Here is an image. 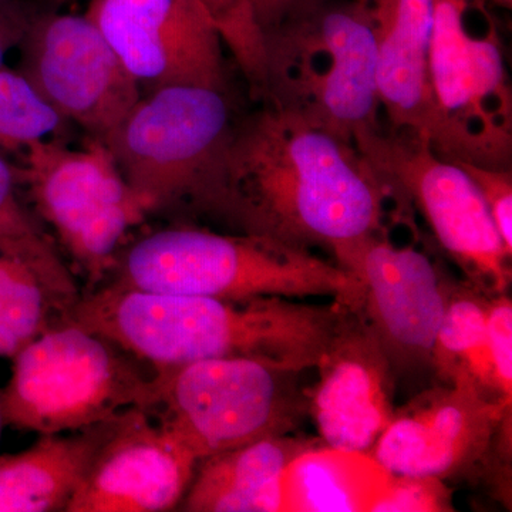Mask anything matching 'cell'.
<instances>
[{
  "mask_svg": "<svg viewBox=\"0 0 512 512\" xmlns=\"http://www.w3.org/2000/svg\"><path fill=\"white\" fill-rule=\"evenodd\" d=\"M338 265L359 282L356 312L379 340L396 382L434 377L446 272L414 245L394 244L387 231L367 238Z\"/></svg>",
  "mask_w": 512,
  "mask_h": 512,
  "instance_id": "11",
  "label": "cell"
},
{
  "mask_svg": "<svg viewBox=\"0 0 512 512\" xmlns=\"http://www.w3.org/2000/svg\"><path fill=\"white\" fill-rule=\"evenodd\" d=\"M320 2H326V0H244L249 15L261 32L275 25L289 13Z\"/></svg>",
  "mask_w": 512,
  "mask_h": 512,
  "instance_id": "30",
  "label": "cell"
},
{
  "mask_svg": "<svg viewBox=\"0 0 512 512\" xmlns=\"http://www.w3.org/2000/svg\"><path fill=\"white\" fill-rule=\"evenodd\" d=\"M84 291L39 222L0 227V357L73 320Z\"/></svg>",
  "mask_w": 512,
  "mask_h": 512,
  "instance_id": "17",
  "label": "cell"
},
{
  "mask_svg": "<svg viewBox=\"0 0 512 512\" xmlns=\"http://www.w3.org/2000/svg\"><path fill=\"white\" fill-rule=\"evenodd\" d=\"M490 296L470 282L447 276L446 308L434 348V379L443 384H473L491 399L504 403L488 352Z\"/></svg>",
  "mask_w": 512,
  "mask_h": 512,
  "instance_id": "22",
  "label": "cell"
},
{
  "mask_svg": "<svg viewBox=\"0 0 512 512\" xmlns=\"http://www.w3.org/2000/svg\"><path fill=\"white\" fill-rule=\"evenodd\" d=\"M214 20L222 43L231 50L245 79L254 76L261 59V30L256 28L244 0H200Z\"/></svg>",
  "mask_w": 512,
  "mask_h": 512,
  "instance_id": "24",
  "label": "cell"
},
{
  "mask_svg": "<svg viewBox=\"0 0 512 512\" xmlns=\"http://www.w3.org/2000/svg\"><path fill=\"white\" fill-rule=\"evenodd\" d=\"M451 491L443 480L431 477L394 476L376 498L370 511L443 512L453 511Z\"/></svg>",
  "mask_w": 512,
  "mask_h": 512,
  "instance_id": "25",
  "label": "cell"
},
{
  "mask_svg": "<svg viewBox=\"0 0 512 512\" xmlns=\"http://www.w3.org/2000/svg\"><path fill=\"white\" fill-rule=\"evenodd\" d=\"M356 147L392 188L399 207L419 211L467 282L488 295L507 293L512 252L460 164L437 156L426 138L390 127L365 134Z\"/></svg>",
  "mask_w": 512,
  "mask_h": 512,
  "instance_id": "10",
  "label": "cell"
},
{
  "mask_svg": "<svg viewBox=\"0 0 512 512\" xmlns=\"http://www.w3.org/2000/svg\"><path fill=\"white\" fill-rule=\"evenodd\" d=\"M387 201L397 205L356 144L262 104L235 121L205 215L235 234L325 249L339 264L367 238L387 231Z\"/></svg>",
  "mask_w": 512,
  "mask_h": 512,
  "instance_id": "1",
  "label": "cell"
},
{
  "mask_svg": "<svg viewBox=\"0 0 512 512\" xmlns=\"http://www.w3.org/2000/svg\"><path fill=\"white\" fill-rule=\"evenodd\" d=\"M485 2L495 3V5L503 6V8H511L512 0H485Z\"/></svg>",
  "mask_w": 512,
  "mask_h": 512,
  "instance_id": "31",
  "label": "cell"
},
{
  "mask_svg": "<svg viewBox=\"0 0 512 512\" xmlns=\"http://www.w3.org/2000/svg\"><path fill=\"white\" fill-rule=\"evenodd\" d=\"M106 282L220 299L328 296L353 311L360 298L355 276L313 251L185 225L151 232L126 245Z\"/></svg>",
  "mask_w": 512,
  "mask_h": 512,
  "instance_id": "4",
  "label": "cell"
},
{
  "mask_svg": "<svg viewBox=\"0 0 512 512\" xmlns=\"http://www.w3.org/2000/svg\"><path fill=\"white\" fill-rule=\"evenodd\" d=\"M315 369L319 377L308 390L309 416L323 444L369 456L396 412L397 382L379 340L359 312L343 305L338 328Z\"/></svg>",
  "mask_w": 512,
  "mask_h": 512,
  "instance_id": "16",
  "label": "cell"
},
{
  "mask_svg": "<svg viewBox=\"0 0 512 512\" xmlns=\"http://www.w3.org/2000/svg\"><path fill=\"white\" fill-rule=\"evenodd\" d=\"M235 121L224 90L163 87L141 97L103 143L150 215H205Z\"/></svg>",
  "mask_w": 512,
  "mask_h": 512,
  "instance_id": "6",
  "label": "cell"
},
{
  "mask_svg": "<svg viewBox=\"0 0 512 512\" xmlns=\"http://www.w3.org/2000/svg\"><path fill=\"white\" fill-rule=\"evenodd\" d=\"M488 352L501 399L512 406V302L507 293L488 299Z\"/></svg>",
  "mask_w": 512,
  "mask_h": 512,
  "instance_id": "26",
  "label": "cell"
},
{
  "mask_svg": "<svg viewBox=\"0 0 512 512\" xmlns=\"http://www.w3.org/2000/svg\"><path fill=\"white\" fill-rule=\"evenodd\" d=\"M67 123L19 70L0 67V150L22 153Z\"/></svg>",
  "mask_w": 512,
  "mask_h": 512,
  "instance_id": "23",
  "label": "cell"
},
{
  "mask_svg": "<svg viewBox=\"0 0 512 512\" xmlns=\"http://www.w3.org/2000/svg\"><path fill=\"white\" fill-rule=\"evenodd\" d=\"M57 2H64V0H57Z\"/></svg>",
  "mask_w": 512,
  "mask_h": 512,
  "instance_id": "33",
  "label": "cell"
},
{
  "mask_svg": "<svg viewBox=\"0 0 512 512\" xmlns=\"http://www.w3.org/2000/svg\"><path fill=\"white\" fill-rule=\"evenodd\" d=\"M198 463L153 414L128 409L114 419L66 512L178 510Z\"/></svg>",
  "mask_w": 512,
  "mask_h": 512,
  "instance_id": "15",
  "label": "cell"
},
{
  "mask_svg": "<svg viewBox=\"0 0 512 512\" xmlns=\"http://www.w3.org/2000/svg\"><path fill=\"white\" fill-rule=\"evenodd\" d=\"M363 456L328 446L306 451L282 477L281 511H370L390 473Z\"/></svg>",
  "mask_w": 512,
  "mask_h": 512,
  "instance_id": "21",
  "label": "cell"
},
{
  "mask_svg": "<svg viewBox=\"0 0 512 512\" xmlns=\"http://www.w3.org/2000/svg\"><path fill=\"white\" fill-rule=\"evenodd\" d=\"M315 441L268 437L202 458L178 510L187 512L281 511V483L296 458Z\"/></svg>",
  "mask_w": 512,
  "mask_h": 512,
  "instance_id": "19",
  "label": "cell"
},
{
  "mask_svg": "<svg viewBox=\"0 0 512 512\" xmlns=\"http://www.w3.org/2000/svg\"><path fill=\"white\" fill-rule=\"evenodd\" d=\"M470 175L490 211L505 247L512 252V171L457 163Z\"/></svg>",
  "mask_w": 512,
  "mask_h": 512,
  "instance_id": "27",
  "label": "cell"
},
{
  "mask_svg": "<svg viewBox=\"0 0 512 512\" xmlns=\"http://www.w3.org/2000/svg\"><path fill=\"white\" fill-rule=\"evenodd\" d=\"M302 372L249 357H222L154 372L150 413L198 460L286 436L309 416Z\"/></svg>",
  "mask_w": 512,
  "mask_h": 512,
  "instance_id": "7",
  "label": "cell"
},
{
  "mask_svg": "<svg viewBox=\"0 0 512 512\" xmlns=\"http://www.w3.org/2000/svg\"><path fill=\"white\" fill-rule=\"evenodd\" d=\"M19 72L67 121L103 141L141 99L140 84L86 15L37 13Z\"/></svg>",
  "mask_w": 512,
  "mask_h": 512,
  "instance_id": "12",
  "label": "cell"
},
{
  "mask_svg": "<svg viewBox=\"0 0 512 512\" xmlns=\"http://www.w3.org/2000/svg\"><path fill=\"white\" fill-rule=\"evenodd\" d=\"M376 45L377 90L394 130L429 141L433 97L429 77L431 0H362Z\"/></svg>",
  "mask_w": 512,
  "mask_h": 512,
  "instance_id": "18",
  "label": "cell"
},
{
  "mask_svg": "<svg viewBox=\"0 0 512 512\" xmlns=\"http://www.w3.org/2000/svg\"><path fill=\"white\" fill-rule=\"evenodd\" d=\"M15 171L37 217L53 229L87 291L104 284L128 232L150 215L106 144L92 138L82 150H73L57 138L35 141L22 151Z\"/></svg>",
  "mask_w": 512,
  "mask_h": 512,
  "instance_id": "9",
  "label": "cell"
},
{
  "mask_svg": "<svg viewBox=\"0 0 512 512\" xmlns=\"http://www.w3.org/2000/svg\"><path fill=\"white\" fill-rule=\"evenodd\" d=\"M342 312V303L335 301L220 299L104 282L84 292L72 322L113 340L154 372L200 360L249 357L303 373L318 363Z\"/></svg>",
  "mask_w": 512,
  "mask_h": 512,
  "instance_id": "2",
  "label": "cell"
},
{
  "mask_svg": "<svg viewBox=\"0 0 512 512\" xmlns=\"http://www.w3.org/2000/svg\"><path fill=\"white\" fill-rule=\"evenodd\" d=\"M476 0H431L429 144L453 163L511 170L512 92L498 30L468 25Z\"/></svg>",
  "mask_w": 512,
  "mask_h": 512,
  "instance_id": "8",
  "label": "cell"
},
{
  "mask_svg": "<svg viewBox=\"0 0 512 512\" xmlns=\"http://www.w3.org/2000/svg\"><path fill=\"white\" fill-rule=\"evenodd\" d=\"M116 417L73 433L42 434L26 450L0 454V512H66Z\"/></svg>",
  "mask_w": 512,
  "mask_h": 512,
  "instance_id": "20",
  "label": "cell"
},
{
  "mask_svg": "<svg viewBox=\"0 0 512 512\" xmlns=\"http://www.w3.org/2000/svg\"><path fill=\"white\" fill-rule=\"evenodd\" d=\"M154 399L153 369L70 322L12 357L0 412L5 427L42 436L90 429L134 407L150 412Z\"/></svg>",
  "mask_w": 512,
  "mask_h": 512,
  "instance_id": "5",
  "label": "cell"
},
{
  "mask_svg": "<svg viewBox=\"0 0 512 512\" xmlns=\"http://www.w3.org/2000/svg\"><path fill=\"white\" fill-rule=\"evenodd\" d=\"M512 407L473 384H443L396 409L369 456L394 476L439 480L487 467L495 434Z\"/></svg>",
  "mask_w": 512,
  "mask_h": 512,
  "instance_id": "14",
  "label": "cell"
},
{
  "mask_svg": "<svg viewBox=\"0 0 512 512\" xmlns=\"http://www.w3.org/2000/svg\"><path fill=\"white\" fill-rule=\"evenodd\" d=\"M3 429H5V424H3L2 412H0V437H2Z\"/></svg>",
  "mask_w": 512,
  "mask_h": 512,
  "instance_id": "32",
  "label": "cell"
},
{
  "mask_svg": "<svg viewBox=\"0 0 512 512\" xmlns=\"http://www.w3.org/2000/svg\"><path fill=\"white\" fill-rule=\"evenodd\" d=\"M252 96L350 143L382 126L376 45L362 0H326L261 32Z\"/></svg>",
  "mask_w": 512,
  "mask_h": 512,
  "instance_id": "3",
  "label": "cell"
},
{
  "mask_svg": "<svg viewBox=\"0 0 512 512\" xmlns=\"http://www.w3.org/2000/svg\"><path fill=\"white\" fill-rule=\"evenodd\" d=\"M37 12L26 0H0V67L22 42Z\"/></svg>",
  "mask_w": 512,
  "mask_h": 512,
  "instance_id": "28",
  "label": "cell"
},
{
  "mask_svg": "<svg viewBox=\"0 0 512 512\" xmlns=\"http://www.w3.org/2000/svg\"><path fill=\"white\" fill-rule=\"evenodd\" d=\"M100 29L138 84L227 90L220 32L200 0H92Z\"/></svg>",
  "mask_w": 512,
  "mask_h": 512,
  "instance_id": "13",
  "label": "cell"
},
{
  "mask_svg": "<svg viewBox=\"0 0 512 512\" xmlns=\"http://www.w3.org/2000/svg\"><path fill=\"white\" fill-rule=\"evenodd\" d=\"M18 178L13 165L0 156V227H23L37 222L16 194Z\"/></svg>",
  "mask_w": 512,
  "mask_h": 512,
  "instance_id": "29",
  "label": "cell"
}]
</instances>
